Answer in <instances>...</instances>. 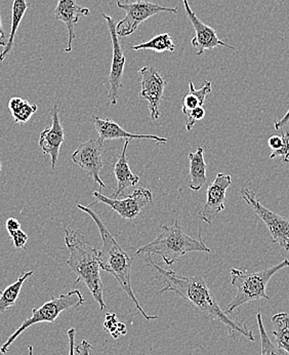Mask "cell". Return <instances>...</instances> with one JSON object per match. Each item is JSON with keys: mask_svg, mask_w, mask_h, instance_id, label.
I'll list each match as a JSON object with an SVG mask.
<instances>
[{"mask_svg": "<svg viewBox=\"0 0 289 355\" xmlns=\"http://www.w3.org/2000/svg\"><path fill=\"white\" fill-rule=\"evenodd\" d=\"M147 262L150 266L156 269L164 280V288H161L158 294L173 292L179 295L186 302L200 310L211 320L222 322L232 339H236L238 336H243L249 341L256 340L252 331L243 322L237 318H229L228 313L220 307L215 294L202 277H183L170 269L168 270L161 268L159 265L152 261L151 257H148Z\"/></svg>", "mask_w": 289, "mask_h": 355, "instance_id": "6da1fadb", "label": "cell"}, {"mask_svg": "<svg viewBox=\"0 0 289 355\" xmlns=\"http://www.w3.org/2000/svg\"><path fill=\"white\" fill-rule=\"evenodd\" d=\"M77 207L87 213V215L91 216V219L94 220L96 225L98 226V231H100L103 247L98 251V259L100 268L115 277L119 286H121L122 290L130 297V300L136 306L137 309L140 311V313L144 316L146 320H152L159 318L157 315H149L143 309L142 306L140 305L138 299H137L136 295H134L132 286V259L130 258V254L122 249L121 245L117 243L116 239L109 232L108 229L103 223L102 220L100 219V217L96 215L93 209H91V207H85L82 205H78Z\"/></svg>", "mask_w": 289, "mask_h": 355, "instance_id": "7a4b0ae2", "label": "cell"}, {"mask_svg": "<svg viewBox=\"0 0 289 355\" xmlns=\"http://www.w3.org/2000/svg\"><path fill=\"white\" fill-rule=\"evenodd\" d=\"M65 243L69 250L70 257L67 260L68 266L77 275L76 282H83L89 288L100 310H106L104 301V288L100 275L98 250L91 247L85 241V237L77 231L65 228Z\"/></svg>", "mask_w": 289, "mask_h": 355, "instance_id": "3957f363", "label": "cell"}, {"mask_svg": "<svg viewBox=\"0 0 289 355\" xmlns=\"http://www.w3.org/2000/svg\"><path fill=\"white\" fill-rule=\"evenodd\" d=\"M192 252L211 253V251L203 243L200 236L199 239H195L186 234L179 226V220H175L173 225L162 226L161 234L158 235L151 243L140 248L136 254H159L164 263L171 266L181 257Z\"/></svg>", "mask_w": 289, "mask_h": 355, "instance_id": "277c9868", "label": "cell"}, {"mask_svg": "<svg viewBox=\"0 0 289 355\" xmlns=\"http://www.w3.org/2000/svg\"><path fill=\"white\" fill-rule=\"evenodd\" d=\"M288 267H289V260L283 259L279 264L258 272L248 273L240 269H231V284L236 286L238 292L234 300L229 304L227 313H233L235 309L252 301L261 300V299L269 301L270 297L267 295L268 282L275 273Z\"/></svg>", "mask_w": 289, "mask_h": 355, "instance_id": "5b68a950", "label": "cell"}, {"mask_svg": "<svg viewBox=\"0 0 289 355\" xmlns=\"http://www.w3.org/2000/svg\"><path fill=\"white\" fill-rule=\"evenodd\" d=\"M85 304V297L79 290H73L71 292L59 297H53L48 302L38 308L32 310V315L25 320L18 330L10 336L3 345L0 347V352L2 354H8V348L16 341L17 338L34 324L40 322H49L53 324L59 318L62 312L67 311L69 309H78Z\"/></svg>", "mask_w": 289, "mask_h": 355, "instance_id": "8992f818", "label": "cell"}, {"mask_svg": "<svg viewBox=\"0 0 289 355\" xmlns=\"http://www.w3.org/2000/svg\"><path fill=\"white\" fill-rule=\"evenodd\" d=\"M117 6L125 12V17L123 20L116 24V32L119 37H126L134 33L139 26L147 21L151 17L161 12H169V14H177V8H166L154 2L147 0H139L134 2L117 1Z\"/></svg>", "mask_w": 289, "mask_h": 355, "instance_id": "52a82bcc", "label": "cell"}, {"mask_svg": "<svg viewBox=\"0 0 289 355\" xmlns=\"http://www.w3.org/2000/svg\"><path fill=\"white\" fill-rule=\"evenodd\" d=\"M241 198L254 209L271 233L272 243L289 252V220L264 207L256 193L248 188L240 190Z\"/></svg>", "mask_w": 289, "mask_h": 355, "instance_id": "ba28073f", "label": "cell"}, {"mask_svg": "<svg viewBox=\"0 0 289 355\" xmlns=\"http://www.w3.org/2000/svg\"><path fill=\"white\" fill-rule=\"evenodd\" d=\"M93 196L96 198V202H91L89 207L95 205L96 202L105 203L113 211H116L121 218L128 220V221L136 219L142 214L146 207L153 202V194H152L151 190L143 187L138 188L128 198L121 200L107 198L100 194V191L94 192Z\"/></svg>", "mask_w": 289, "mask_h": 355, "instance_id": "9c48e42d", "label": "cell"}, {"mask_svg": "<svg viewBox=\"0 0 289 355\" xmlns=\"http://www.w3.org/2000/svg\"><path fill=\"white\" fill-rule=\"evenodd\" d=\"M104 153L102 141L100 139L91 138L87 142L82 143L71 156L72 162L82 168L87 176L93 178L94 182L98 184L100 189L106 187V184L100 179V171L104 166Z\"/></svg>", "mask_w": 289, "mask_h": 355, "instance_id": "30bf717a", "label": "cell"}, {"mask_svg": "<svg viewBox=\"0 0 289 355\" xmlns=\"http://www.w3.org/2000/svg\"><path fill=\"white\" fill-rule=\"evenodd\" d=\"M103 18L106 20L110 32L111 42H112V64H111L110 74L108 77V83L110 85L108 100L112 105H116L119 101V89L122 87V78H123L124 66H125V55L122 50L121 40L116 32V23L112 17L106 14H102Z\"/></svg>", "mask_w": 289, "mask_h": 355, "instance_id": "8fae6325", "label": "cell"}, {"mask_svg": "<svg viewBox=\"0 0 289 355\" xmlns=\"http://www.w3.org/2000/svg\"><path fill=\"white\" fill-rule=\"evenodd\" d=\"M142 76L141 81V99L148 102L150 115L153 121H157L160 117L159 106L164 99V89L168 81L164 78L157 70L151 66H146L140 69Z\"/></svg>", "mask_w": 289, "mask_h": 355, "instance_id": "7c38bea8", "label": "cell"}, {"mask_svg": "<svg viewBox=\"0 0 289 355\" xmlns=\"http://www.w3.org/2000/svg\"><path fill=\"white\" fill-rule=\"evenodd\" d=\"M232 183L230 175L218 173L207 191V202L198 214V218L205 223L213 225V220L225 209L227 190Z\"/></svg>", "mask_w": 289, "mask_h": 355, "instance_id": "4fadbf2b", "label": "cell"}, {"mask_svg": "<svg viewBox=\"0 0 289 355\" xmlns=\"http://www.w3.org/2000/svg\"><path fill=\"white\" fill-rule=\"evenodd\" d=\"M183 3L185 6L188 19H189L195 30V36L191 40V44L196 49L197 55H201L205 51H211L213 49L218 48V46H227L231 50H235L234 46H230V44L218 38L215 28L204 24L197 17V15L193 12L191 6H189L188 0H183Z\"/></svg>", "mask_w": 289, "mask_h": 355, "instance_id": "5bb4252c", "label": "cell"}, {"mask_svg": "<svg viewBox=\"0 0 289 355\" xmlns=\"http://www.w3.org/2000/svg\"><path fill=\"white\" fill-rule=\"evenodd\" d=\"M51 112L53 125L51 128H44L40 132V147L42 148V153L51 156V168L55 170L58 158H59L60 149L65 142V132H64L63 125L60 121L58 105H55L51 108Z\"/></svg>", "mask_w": 289, "mask_h": 355, "instance_id": "9a60e30c", "label": "cell"}, {"mask_svg": "<svg viewBox=\"0 0 289 355\" xmlns=\"http://www.w3.org/2000/svg\"><path fill=\"white\" fill-rule=\"evenodd\" d=\"M55 20L63 22L67 27L68 44L66 53L72 51L73 40H75V27L78 24L81 17L91 16L89 8H83L77 3L76 0H58L57 8L53 10Z\"/></svg>", "mask_w": 289, "mask_h": 355, "instance_id": "2e32d148", "label": "cell"}, {"mask_svg": "<svg viewBox=\"0 0 289 355\" xmlns=\"http://www.w3.org/2000/svg\"><path fill=\"white\" fill-rule=\"evenodd\" d=\"M94 125H95L96 132L100 136V140L102 142L107 140H116V139H150V140L156 141L158 143H166L168 139L164 137L156 136V135H138L132 134L126 132L119 123L113 121L112 119H103L94 115L91 117Z\"/></svg>", "mask_w": 289, "mask_h": 355, "instance_id": "e0dca14e", "label": "cell"}, {"mask_svg": "<svg viewBox=\"0 0 289 355\" xmlns=\"http://www.w3.org/2000/svg\"><path fill=\"white\" fill-rule=\"evenodd\" d=\"M130 144V139H126L124 141L121 153L119 154V159H117L116 164H115L114 168H113V173H114L115 178L117 180V189L112 196V198H114V200H117L119 196H123L126 189L134 187L140 182V177L132 174L130 166H128L126 151H128V145Z\"/></svg>", "mask_w": 289, "mask_h": 355, "instance_id": "ac0fdd59", "label": "cell"}, {"mask_svg": "<svg viewBox=\"0 0 289 355\" xmlns=\"http://www.w3.org/2000/svg\"><path fill=\"white\" fill-rule=\"evenodd\" d=\"M189 187L193 191H199L207 181L204 148L202 146H199L195 153H189Z\"/></svg>", "mask_w": 289, "mask_h": 355, "instance_id": "d6986e66", "label": "cell"}, {"mask_svg": "<svg viewBox=\"0 0 289 355\" xmlns=\"http://www.w3.org/2000/svg\"><path fill=\"white\" fill-rule=\"evenodd\" d=\"M29 8L30 3L27 0H14L12 8V28H10V37H8V42L6 48L0 53V62L4 61L6 58L10 55V51H12L17 31H18L26 12H27Z\"/></svg>", "mask_w": 289, "mask_h": 355, "instance_id": "ffe728a7", "label": "cell"}, {"mask_svg": "<svg viewBox=\"0 0 289 355\" xmlns=\"http://www.w3.org/2000/svg\"><path fill=\"white\" fill-rule=\"evenodd\" d=\"M211 93V83L209 80H205L202 87L199 89H195L194 85L191 80L189 81V93L185 96L183 101V107L182 111L184 114L187 116L193 109L197 107H203L207 96Z\"/></svg>", "mask_w": 289, "mask_h": 355, "instance_id": "44dd1931", "label": "cell"}, {"mask_svg": "<svg viewBox=\"0 0 289 355\" xmlns=\"http://www.w3.org/2000/svg\"><path fill=\"white\" fill-rule=\"evenodd\" d=\"M34 275V271H28L23 273L22 277H19L14 284H10L3 291H0V313L6 311L10 308L14 307L17 299L22 290L23 284L27 279Z\"/></svg>", "mask_w": 289, "mask_h": 355, "instance_id": "7402d4cb", "label": "cell"}, {"mask_svg": "<svg viewBox=\"0 0 289 355\" xmlns=\"http://www.w3.org/2000/svg\"><path fill=\"white\" fill-rule=\"evenodd\" d=\"M272 322L277 347L289 355V314L286 312L275 314L272 318Z\"/></svg>", "mask_w": 289, "mask_h": 355, "instance_id": "603a6c76", "label": "cell"}, {"mask_svg": "<svg viewBox=\"0 0 289 355\" xmlns=\"http://www.w3.org/2000/svg\"><path fill=\"white\" fill-rule=\"evenodd\" d=\"M8 109L12 112L15 123H26L37 111L35 104H30L29 102L22 98H12L8 102Z\"/></svg>", "mask_w": 289, "mask_h": 355, "instance_id": "cb8c5ba5", "label": "cell"}, {"mask_svg": "<svg viewBox=\"0 0 289 355\" xmlns=\"http://www.w3.org/2000/svg\"><path fill=\"white\" fill-rule=\"evenodd\" d=\"M132 49L134 51L150 50L159 53H166V51L173 53L175 51V46L168 33H162L154 36L149 42L134 46Z\"/></svg>", "mask_w": 289, "mask_h": 355, "instance_id": "d4e9b609", "label": "cell"}, {"mask_svg": "<svg viewBox=\"0 0 289 355\" xmlns=\"http://www.w3.org/2000/svg\"><path fill=\"white\" fill-rule=\"evenodd\" d=\"M256 322H258L259 331H260L261 335V343H262V354H261V355H288L286 352L280 349V348L276 347V346L272 343L267 331L265 330L264 324H263L262 314H256Z\"/></svg>", "mask_w": 289, "mask_h": 355, "instance_id": "484cf974", "label": "cell"}, {"mask_svg": "<svg viewBox=\"0 0 289 355\" xmlns=\"http://www.w3.org/2000/svg\"><path fill=\"white\" fill-rule=\"evenodd\" d=\"M105 330L109 331L114 339H117L119 336L126 335V327L124 324L117 320L116 314L107 313L106 320L103 324Z\"/></svg>", "mask_w": 289, "mask_h": 355, "instance_id": "4316f807", "label": "cell"}, {"mask_svg": "<svg viewBox=\"0 0 289 355\" xmlns=\"http://www.w3.org/2000/svg\"><path fill=\"white\" fill-rule=\"evenodd\" d=\"M282 138H283V145L280 150L276 151V153H272L270 155V158L273 159L275 157H281L282 162H286L289 158V132H282Z\"/></svg>", "mask_w": 289, "mask_h": 355, "instance_id": "83f0119b", "label": "cell"}, {"mask_svg": "<svg viewBox=\"0 0 289 355\" xmlns=\"http://www.w3.org/2000/svg\"><path fill=\"white\" fill-rule=\"evenodd\" d=\"M10 236L12 237L15 248H16L17 250H26L28 235L26 234L24 231L21 230V229L20 230L15 231V232L10 233Z\"/></svg>", "mask_w": 289, "mask_h": 355, "instance_id": "f1b7e54d", "label": "cell"}, {"mask_svg": "<svg viewBox=\"0 0 289 355\" xmlns=\"http://www.w3.org/2000/svg\"><path fill=\"white\" fill-rule=\"evenodd\" d=\"M268 145L271 148L272 153H276V151L280 150L283 145V138L282 136H272L270 137L268 140Z\"/></svg>", "mask_w": 289, "mask_h": 355, "instance_id": "f546056e", "label": "cell"}, {"mask_svg": "<svg viewBox=\"0 0 289 355\" xmlns=\"http://www.w3.org/2000/svg\"><path fill=\"white\" fill-rule=\"evenodd\" d=\"M93 349V345L89 344V342L83 340L78 346L75 347V352L80 355H91V350Z\"/></svg>", "mask_w": 289, "mask_h": 355, "instance_id": "4dcf8cb0", "label": "cell"}, {"mask_svg": "<svg viewBox=\"0 0 289 355\" xmlns=\"http://www.w3.org/2000/svg\"><path fill=\"white\" fill-rule=\"evenodd\" d=\"M6 227L8 234H10V233L15 232V231L20 230L21 223L15 218H8L6 223Z\"/></svg>", "mask_w": 289, "mask_h": 355, "instance_id": "1f68e13d", "label": "cell"}, {"mask_svg": "<svg viewBox=\"0 0 289 355\" xmlns=\"http://www.w3.org/2000/svg\"><path fill=\"white\" fill-rule=\"evenodd\" d=\"M68 339H69V355H75V335L76 330L74 328L69 329L67 331Z\"/></svg>", "mask_w": 289, "mask_h": 355, "instance_id": "d6a6232c", "label": "cell"}, {"mask_svg": "<svg viewBox=\"0 0 289 355\" xmlns=\"http://www.w3.org/2000/svg\"><path fill=\"white\" fill-rule=\"evenodd\" d=\"M8 42V40L6 38V31H4L3 27H2L1 10H0V46H2L3 49L6 48Z\"/></svg>", "mask_w": 289, "mask_h": 355, "instance_id": "836d02e7", "label": "cell"}, {"mask_svg": "<svg viewBox=\"0 0 289 355\" xmlns=\"http://www.w3.org/2000/svg\"><path fill=\"white\" fill-rule=\"evenodd\" d=\"M289 121V109L288 112H286V114L284 115L283 117H282L281 119H279V121H275V123H274V127H275L276 130H282V128L286 127V125H288Z\"/></svg>", "mask_w": 289, "mask_h": 355, "instance_id": "e575fe53", "label": "cell"}, {"mask_svg": "<svg viewBox=\"0 0 289 355\" xmlns=\"http://www.w3.org/2000/svg\"><path fill=\"white\" fill-rule=\"evenodd\" d=\"M28 355H33V347H32V345L28 346Z\"/></svg>", "mask_w": 289, "mask_h": 355, "instance_id": "d590c367", "label": "cell"}, {"mask_svg": "<svg viewBox=\"0 0 289 355\" xmlns=\"http://www.w3.org/2000/svg\"><path fill=\"white\" fill-rule=\"evenodd\" d=\"M1 168H2V164H1V162H0V172H1Z\"/></svg>", "mask_w": 289, "mask_h": 355, "instance_id": "8d00e7d4", "label": "cell"}, {"mask_svg": "<svg viewBox=\"0 0 289 355\" xmlns=\"http://www.w3.org/2000/svg\"><path fill=\"white\" fill-rule=\"evenodd\" d=\"M288 162V164H289V158H288V159H286V162Z\"/></svg>", "mask_w": 289, "mask_h": 355, "instance_id": "74e56055", "label": "cell"}, {"mask_svg": "<svg viewBox=\"0 0 289 355\" xmlns=\"http://www.w3.org/2000/svg\"><path fill=\"white\" fill-rule=\"evenodd\" d=\"M126 2H128V0H126Z\"/></svg>", "mask_w": 289, "mask_h": 355, "instance_id": "f35d334b", "label": "cell"}, {"mask_svg": "<svg viewBox=\"0 0 289 355\" xmlns=\"http://www.w3.org/2000/svg\"><path fill=\"white\" fill-rule=\"evenodd\" d=\"M279 1H282V0H279Z\"/></svg>", "mask_w": 289, "mask_h": 355, "instance_id": "ab89813d", "label": "cell"}]
</instances>
